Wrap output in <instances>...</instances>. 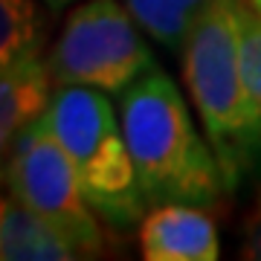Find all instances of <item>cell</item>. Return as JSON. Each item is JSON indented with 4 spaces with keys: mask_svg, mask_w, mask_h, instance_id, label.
Here are the masks:
<instances>
[{
    "mask_svg": "<svg viewBox=\"0 0 261 261\" xmlns=\"http://www.w3.org/2000/svg\"><path fill=\"white\" fill-rule=\"evenodd\" d=\"M116 99L145 203L218 209L226 195L224 174L212 142L203 128L197 130L174 79L154 67Z\"/></svg>",
    "mask_w": 261,
    "mask_h": 261,
    "instance_id": "2",
    "label": "cell"
},
{
    "mask_svg": "<svg viewBox=\"0 0 261 261\" xmlns=\"http://www.w3.org/2000/svg\"><path fill=\"white\" fill-rule=\"evenodd\" d=\"M44 47V20L35 0H0V67Z\"/></svg>",
    "mask_w": 261,
    "mask_h": 261,
    "instance_id": "9",
    "label": "cell"
},
{
    "mask_svg": "<svg viewBox=\"0 0 261 261\" xmlns=\"http://www.w3.org/2000/svg\"><path fill=\"white\" fill-rule=\"evenodd\" d=\"M0 258L3 261H75L82 252L23 200H0Z\"/></svg>",
    "mask_w": 261,
    "mask_h": 261,
    "instance_id": "8",
    "label": "cell"
},
{
    "mask_svg": "<svg viewBox=\"0 0 261 261\" xmlns=\"http://www.w3.org/2000/svg\"><path fill=\"white\" fill-rule=\"evenodd\" d=\"M241 258L247 261H261V183L252 195V203L244 215L241 226Z\"/></svg>",
    "mask_w": 261,
    "mask_h": 261,
    "instance_id": "12",
    "label": "cell"
},
{
    "mask_svg": "<svg viewBox=\"0 0 261 261\" xmlns=\"http://www.w3.org/2000/svg\"><path fill=\"white\" fill-rule=\"evenodd\" d=\"M41 3H44L49 12H61V9H67V6H73V3H82V0H41Z\"/></svg>",
    "mask_w": 261,
    "mask_h": 261,
    "instance_id": "13",
    "label": "cell"
},
{
    "mask_svg": "<svg viewBox=\"0 0 261 261\" xmlns=\"http://www.w3.org/2000/svg\"><path fill=\"white\" fill-rule=\"evenodd\" d=\"M122 3L140 20L145 35H151L160 47L180 53L192 29V20H195L186 0H122Z\"/></svg>",
    "mask_w": 261,
    "mask_h": 261,
    "instance_id": "10",
    "label": "cell"
},
{
    "mask_svg": "<svg viewBox=\"0 0 261 261\" xmlns=\"http://www.w3.org/2000/svg\"><path fill=\"white\" fill-rule=\"evenodd\" d=\"M142 32L122 0H82L49 47L47 64L56 87H93L122 96L157 67Z\"/></svg>",
    "mask_w": 261,
    "mask_h": 261,
    "instance_id": "4",
    "label": "cell"
},
{
    "mask_svg": "<svg viewBox=\"0 0 261 261\" xmlns=\"http://www.w3.org/2000/svg\"><path fill=\"white\" fill-rule=\"evenodd\" d=\"M3 163L6 186L18 200L56 226L82 258H99L108 250V229L87 203L70 157L49 130L47 116L32 122L12 140Z\"/></svg>",
    "mask_w": 261,
    "mask_h": 261,
    "instance_id": "5",
    "label": "cell"
},
{
    "mask_svg": "<svg viewBox=\"0 0 261 261\" xmlns=\"http://www.w3.org/2000/svg\"><path fill=\"white\" fill-rule=\"evenodd\" d=\"M247 6L250 0H209L180 47L183 84L215 148L226 195L261 183V99L241 64Z\"/></svg>",
    "mask_w": 261,
    "mask_h": 261,
    "instance_id": "1",
    "label": "cell"
},
{
    "mask_svg": "<svg viewBox=\"0 0 261 261\" xmlns=\"http://www.w3.org/2000/svg\"><path fill=\"white\" fill-rule=\"evenodd\" d=\"M44 116L105 226L116 235L140 229L148 203L111 96L93 87H56Z\"/></svg>",
    "mask_w": 261,
    "mask_h": 261,
    "instance_id": "3",
    "label": "cell"
},
{
    "mask_svg": "<svg viewBox=\"0 0 261 261\" xmlns=\"http://www.w3.org/2000/svg\"><path fill=\"white\" fill-rule=\"evenodd\" d=\"M250 6H252V12L261 18V0H250Z\"/></svg>",
    "mask_w": 261,
    "mask_h": 261,
    "instance_id": "14",
    "label": "cell"
},
{
    "mask_svg": "<svg viewBox=\"0 0 261 261\" xmlns=\"http://www.w3.org/2000/svg\"><path fill=\"white\" fill-rule=\"evenodd\" d=\"M56 82L41 49L23 53L0 67V142L3 151L23 128L47 113Z\"/></svg>",
    "mask_w": 261,
    "mask_h": 261,
    "instance_id": "7",
    "label": "cell"
},
{
    "mask_svg": "<svg viewBox=\"0 0 261 261\" xmlns=\"http://www.w3.org/2000/svg\"><path fill=\"white\" fill-rule=\"evenodd\" d=\"M241 64H244V75L250 82L252 93L261 99V18L252 12V6H247V15H244Z\"/></svg>",
    "mask_w": 261,
    "mask_h": 261,
    "instance_id": "11",
    "label": "cell"
},
{
    "mask_svg": "<svg viewBox=\"0 0 261 261\" xmlns=\"http://www.w3.org/2000/svg\"><path fill=\"white\" fill-rule=\"evenodd\" d=\"M140 252L145 261H215L221 255L218 226L203 206H151L140 224Z\"/></svg>",
    "mask_w": 261,
    "mask_h": 261,
    "instance_id": "6",
    "label": "cell"
}]
</instances>
